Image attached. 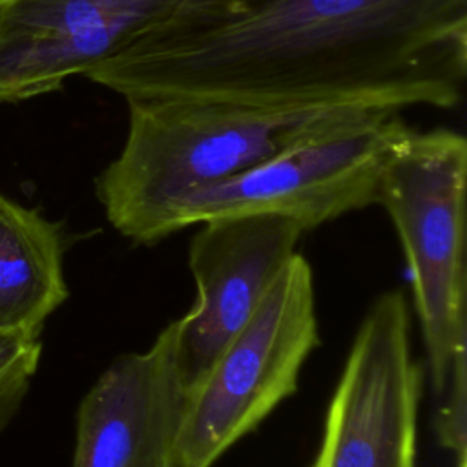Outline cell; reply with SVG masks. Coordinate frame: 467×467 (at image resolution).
<instances>
[{
    "label": "cell",
    "mask_w": 467,
    "mask_h": 467,
    "mask_svg": "<svg viewBox=\"0 0 467 467\" xmlns=\"http://www.w3.org/2000/svg\"><path fill=\"white\" fill-rule=\"evenodd\" d=\"M84 77L124 99L449 109L467 77V0H181Z\"/></svg>",
    "instance_id": "1"
},
{
    "label": "cell",
    "mask_w": 467,
    "mask_h": 467,
    "mask_svg": "<svg viewBox=\"0 0 467 467\" xmlns=\"http://www.w3.org/2000/svg\"><path fill=\"white\" fill-rule=\"evenodd\" d=\"M126 100L124 146L99 173L95 192L109 224L140 244L166 237L168 212L181 197L235 177L290 146L389 111L356 106L283 109L199 97Z\"/></svg>",
    "instance_id": "2"
},
{
    "label": "cell",
    "mask_w": 467,
    "mask_h": 467,
    "mask_svg": "<svg viewBox=\"0 0 467 467\" xmlns=\"http://www.w3.org/2000/svg\"><path fill=\"white\" fill-rule=\"evenodd\" d=\"M465 192V137L447 128L418 131L403 124L385 153L376 204L385 208L400 237L429 378L440 396L467 348Z\"/></svg>",
    "instance_id": "3"
},
{
    "label": "cell",
    "mask_w": 467,
    "mask_h": 467,
    "mask_svg": "<svg viewBox=\"0 0 467 467\" xmlns=\"http://www.w3.org/2000/svg\"><path fill=\"white\" fill-rule=\"evenodd\" d=\"M319 343L312 268L296 252L255 314L190 392L179 467H212L252 432L297 390L301 368Z\"/></svg>",
    "instance_id": "4"
},
{
    "label": "cell",
    "mask_w": 467,
    "mask_h": 467,
    "mask_svg": "<svg viewBox=\"0 0 467 467\" xmlns=\"http://www.w3.org/2000/svg\"><path fill=\"white\" fill-rule=\"evenodd\" d=\"M405 122L389 109L367 122L290 146L171 204L166 235L208 219L272 213L306 230L376 204L385 153Z\"/></svg>",
    "instance_id": "5"
},
{
    "label": "cell",
    "mask_w": 467,
    "mask_h": 467,
    "mask_svg": "<svg viewBox=\"0 0 467 467\" xmlns=\"http://www.w3.org/2000/svg\"><path fill=\"white\" fill-rule=\"evenodd\" d=\"M421 392L409 303L390 290L358 327L310 467H416Z\"/></svg>",
    "instance_id": "6"
},
{
    "label": "cell",
    "mask_w": 467,
    "mask_h": 467,
    "mask_svg": "<svg viewBox=\"0 0 467 467\" xmlns=\"http://www.w3.org/2000/svg\"><path fill=\"white\" fill-rule=\"evenodd\" d=\"M199 224L188 248L197 299L173 321L177 368L188 392L255 314L305 234L296 221L272 213L226 215Z\"/></svg>",
    "instance_id": "7"
},
{
    "label": "cell",
    "mask_w": 467,
    "mask_h": 467,
    "mask_svg": "<svg viewBox=\"0 0 467 467\" xmlns=\"http://www.w3.org/2000/svg\"><path fill=\"white\" fill-rule=\"evenodd\" d=\"M181 0H0V102L60 89L162 22Z\"/></svg>",
    "instance_id": "8"
},
{
    "label": "cell",
    "mask_w": 467,
    "mask_h": 467,
    "mask_svg": "<svg viewBox=\"0 0 467 467\" xmlns=\"http://www.w3.org/2000/svg\"><path fill=\"white\" fill-rule=\"evenodd\" d=\"M188 396L171 321L146 350L113 359L86 392L71 467H179Z\"/></svg>",
    "instance_id": "9"
},
{
    "label": "cell",
    "mask_w": 467,
    "mask_h": 467,
    "mask_svg": "<svg viewBox=\"0 0 467 467\" xmlns=\"http://www.w3.org/2000/svg\"><path fill=\"white\" fill-rule=\"evenodd\" d=\"M66 299L58 224L0 192V334L38 337Z\"/></svg>",
    "instance_id": "10"
},
{
    "label": "cell",
    "mask_w": 467,
    "mask_h": 467,
    "mask_svg": "<svg viewBox=\"0 0 467 467\" xmlns=\"http://www.w3.org/2000/svg\"><path fill=\"white\" fill-rule=\"evenodd\" d=\"M465 356L467 348L462 350L452 365L451 379L441 396L445 403L441 405L436 420V432L440 443L454 454L456 467H465V401H467V379H465Z\"/></svg>",
    "instance_id": "11"
},
{
    "label": "cell",
    "mask_w": 467,
    "mask_h": 467,
    "mask_svg": "<svg viewBox=\"0 0 467 467\" xmlns=\"http://www.w3.org/2000/svg\"><path fill=\"white\" fill-rule=\"evenodd\" d=\"M40 352L38 337L0 334V400L22 396L36 372Z\"/></svg>",
    "instance_id": "12"
}]
</instances>
